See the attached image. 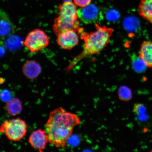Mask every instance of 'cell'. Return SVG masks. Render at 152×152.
Segmentation results:
<instances>
[{"label": "cell", "instance_id": "1", "mask_svg": "<svg viewBox=\"0 0 152 152\" xmlns=\"http://www.w3.org/2000/svg\"><path fill=\"white\" fill-rule=\"evenodd\" d=\"M81 121L77 114L68 112L63 108L53 110L45 125L49 142L57 148H65L74 129Z\"/></svg>", "mask_w": 152, "mask_h": 152}, {"label": "cell", "instance_id": "2", "mask_svg": "<svg viewBox=\"0 0 152 152\" xmlns=\"http://www.w3.org/2000/svg\"><path fill=\"white\" fill-rule=\"evenodd\" d=\"M96 31L89 33L83 32L81 28L80 29L78 33L84 41V47L80 54L70 63L66 68V72L71 71L79 62L87 57L100 52L109 43L113 34V28L100 26L98 24H96Z\"/></svg>", "mask_w": 152, "mask_h": 152}, {"label": "cell", "instance_id": "3", "mask_svg": "<svg viewBox=\"0 0 152 152\" xmlns=\"http://www.w3.org/2000/svg\"><path fill=\"white\" fill-rule=\"evenodd\" d=\"M27 130L25 121L20 118L6 121L0 126V133L13 141L22 139L26 136Z\"/></svg>", "mask_w": 152, "mask_h": 152}, {"label": "cell", "instance_id": "4", "mask_svg": "<svg viewBox=\"0 0 152 152\" xmlns=\"http://www.w3.org/2000/svg\"><path fill=\"white\" fill-rule=\"evenodd\" d=\"M49 42V37L45 32L37 28L28 33L24 44L30 52L36 53L47 47Z\"/></svg>", "mask_w": 152, "mask_h": 152}, {"label": "cell", "instance_id": "5", "mask_svg": "<svg viewBox=\"0 0 152 152\" xmlns=\"http://www.w3.org/2000/svg\"><path fill=\"white\" fill-rule=\"evenodd\" d=\"M77 15L79 20L86 24H97L104 19L102 11L96 5L91 4L77 9Z\"/></svg>", "mask_w": 152, "mask_h": 152}, {"label": "cell", "instance_id": "6", "mask_svg": "<svg viewBox=\"0 0 152 152\" xmlns=\"http://www.w3.org/2000/svg\"><path fill=\"white\" fill-rule=\"evenodd\" d=\"M80 28L78 20L66 19L59 16L55 19L53 26V31L57 36L63 32L69 30H74L78 32Z\"/></svg>", "mask_w": 152, "mask_h": 152}, {"label": "cell", "instance_id": "7", "mask_svg": "<svg viewBox=\"0 0 152 152\" xmlns=\"http://www.w3.org/2000/svg\"><path fill=\"white\" fill-rule=\"evenodd\" d=\"M77 33L74 30L62 32L57 35V43L62 48L70 50L78 44L79 37Z\"/></svg>", "mask_w": 152, "mask_h": 152}, {"label": "cell", "instance_id": "8", "mask_svg": "<svg viewBox=\"0 0 152 152\" xmlns=\"http://www.w3.org/2000/svg\"><path fill=\"white\" fill-rule=\"evenodd\" d=\"M48 136L45 131L38 129L32 133L28 139V142L34 149L43 152L46 147Z\"/></svg>", "mask_w": 152, "mask_h": 152}, {"label": "cell", "instance_id": "9", "mask_svg": "<svg viewBox=\"0 0 152 152\" xmlns=\"http://www.w3.org/2000/svg\"><path fill=\"white\" fill-rule=\"evenodd\" d=\"M59 16L70 20H78L77 6L71 1H66L58 7Z\"/></svg>", "mask_w": 152, "mask_h": 152}, {"label": "cell", "instance_id": "10", "mask_svg": "<svg viewBox=\"0 0 152 152\" xmlns=\"http://www.w3.org/2000/svg\"><path fill=\"white\" fill-rule=\"evenodd\" d=\"M139 56L147 67L152 68V41H144L140 45Z\"/></svg>", "mask_w": 152, "mask_h": 152}, {"label": "cell", "instance_id": "11", "mask_svg": "<svg viewBox=\"0 0 152 152\" xmlns=\"http://www.w3.org/2000/svg\"><path fill=\"white\" fill-rule=\"evenodd\" d=\"M41 68L38 62L34 61H28L24 64L22 71L28 78L33 79L37 78L40 73Z\"/></svg>", "mask_w": 152, "mask_h": 152}, {"label": "cell", "instance_id": "12", "mask_svg": "<svg viewBox=\"0 0 152 152\" xmlns=\"http://www.w3.org/2000/svg\"><path fill=\"white\" fill-rule=\"evenodd\" d=\"M138 13L142 18L152 24V0H140Z\"/></svg>", "mask_w": 152, "mask_h": 152}, {"label": "cell", "instance_id": "13", "mask_svg": "<svg viewBox=\"0 0 152 152\" xmlns=\"http://www.w3.org/2000/svg\"><path fill=\"white\" fill-rule=\"evenodd\" d=\"M6 109L9 115L16 116L21 112L22 107L20 100L18 98H12L7 102Z\"/></svg>", "mask_w": 152, "mask_h": 152}, {"label": "cell", "instance_id": "14", "mask_svg": "<svg viewBox=\"0 0 152 152\" xmlns=\"http://www.w3.org/2000/svg\"><path fill=\"white\" fill-rule=\"evenodd\" d=\"M132 65L133 69L137 72H142L145 70L147 67L145 63L139 56L133 55L132 57Z\"/></svg>", "mask_w": 152, "mask_h": 152}, {"label": "cell", "instance_id": "15", "mask_svg": "<svg viewBox=\"0 0 152 152\" xmlns=\"http://www.w3.org/2000/svg\"><path fill=\"white\" fill-rule=\"evenodd\" d=\"M118 94L119 99L123 101H129L132 97L130 89L125 86H121L119 88Z\"/></svg>", "mask_w": 152, "mask_h": 152}, {"label": "cell", "instance_id": "16", "mask_svg": "<svg viewBox=\"0 0 152 152\" xmlns=\"http://www.w3.org/2000/svg\"><path fill=\"white\" fill-rule=\"evenodd\" d=\"M134 112L136 115L138 116L144 115L146 112V108L143 104H136L134 108Z\"/></svg>", "mask_w": 152, "mask_h": 152}, {"label": "cell", "instance_id": "17", "mask_svg": "<svg viewBox=\"0 0 152 152\" xmlns=\"http://www.w3.org/2000/svg\"><path fill=\"white\" fill-rule=\"evenodd\" d=\"M0 98L4 102H8L12 99V94L8 90H3L0 93Z\"/></svg>", "mask_w": 152, "mask_h": 152}, {"label": "cell", "instance_id": "18", "mask_svg": "<svg viewBox=\"0 0 152 152\" xmlns=\"http://www.w3.org/2000/svg\"><path fill=\"white\" fill-rule=\"evenodd\" d=\"M75 4L80 7H83L90 4L92 0H73Z\"/></svg>", "mask_w": 152, "mask_h": 152}, {"label": "cell", "instance_id": "19", "mask_svg": "<svg viewBox=\"0 0 152 152\" xmlns=\"http://www.w3.org/2000/svg\"><path fill=\"white\" fill-rule=\"evenodd\" d=\"M118 14L115 11H110L107 14V18L110 20H115L118 18Z\"/></svg>", "mask_w": 152, "mask_h": 152}, {"label": "cell", "instance_id": "20", "mask_svg": "<svg viewBox=\"0 0 152 152\" xmlns=\"http://www.w3.org/2000/svg\"><path fill=\"white\" fill-rule=\"evenodd\" d=\"M6 24H4L3 22H0V35H5L7 34V32L5 31L8 32V30L6 29L5 26Z\"/></svg>", "mask_w": 152, "mask_h": 152}, {"label": "cell", "instance_id": "21", "mask_svg": "<svg viewBox=\"0 0 152 152\" xmlns=\"http://www.w3.org/2000/svg\"><path fill=\"white\" fill-rule=\"evenodd\" d=\"M3 51H0V56H1V55H3Z\"/></svg>", "mask_w": 152, "mask_h": 152}]
</instances>
